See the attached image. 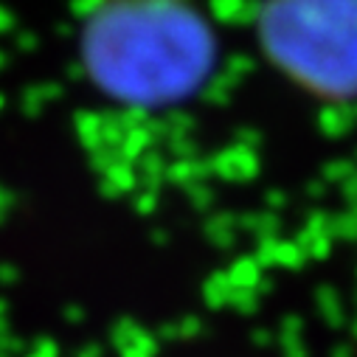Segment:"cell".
<instances>
[{
  "label": "cell",
  "instance_id": "7a4b0ae2",
  "mask_svg": "<svg viewBox=\"0 0 357 357\" xmlns=\"http://www.w3.org/2000/svg\"><path fill=\"white\" fill-rule=\"evenodd\" d=\"M256 34L267 62L301 91L357 99V0H264Z\"/></svg>",
  "mask_w": 357,
  "mask_h": 357
},
{
  "label": "cell",
  "instance_id": "6da1fadb",
  "mask_svg": "<svg viewBox=\"0 0 357 357\" xmlns=\"http://www.w3.org/2000/svg\"><path fill=\"white\" fill-rule=\"evenodd\" d=\"M79 62L105 102L155 113L203 91L220 40L195 0H96L82 20Z\"/></svg>",
  "mask_w": 357,
  "mask_h": 357
}]
</instances>
